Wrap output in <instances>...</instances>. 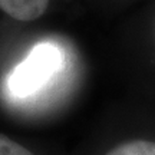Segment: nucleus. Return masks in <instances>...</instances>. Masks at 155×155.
Instances as JSON below:
<instances>
[{
	"label": "nucleus",
	"mask_w": 155,
	"mask_h": 155,
	"mask_svg": "<svg viewBox=\"0 0 155 155\" xmlns=\"http://www.w3.org/2000/svg\"><path fill=\"white\" fill-rule=\"evenodd\" d=\"M49 0H0V10L20 22L36 20L48 9Z\"/></svg>",
	"instance_id": "obj_2"
},
{
	"label": "nucleus",
	"mask_w": 155,
	"mask_h": 155,
	"mask_svg": "<svg viewBox=\"0 0 155 155\" xmlns=\"http://www.w3.org/2000/svg\"><path fill=\"white\" fill-rule=\"evenodd\" d=\"M63 55L53 43H40L30 50L28 58L17 65L9 78V88L19 98L39 92L61 71Z\"/></svg>",
	"instance_id": "obj_1"
},
{
	"label": "nucleus",
	"mask_w": 155,
	"mask_h": 155,
	"mask_svg": "<svg viewBox=\"0 0 155 155\" xmlns=\"http://www.w3.org/2000/svg\"><path fill=\"white\" fill-rule=\"evenodd\" d=\"M106 155H155V142L152 141H129L115 147Z\"/></svg>",
	"instance_id": "obj_3"
},
{
	"label": "nucleus",
	"mask_w": 155,
	"mask_h": 155,
	"mask_svg": "<svg viewBox=\"0 0 155 155\" xmlns=\"http://www.w3.org/2000/svg\"><path fill=\"white\" fill-rule=\"evenodd\" d=\"M0 155H33L25 147L12 141L5 135H0Z\"/></svg>",
	"instance_id": "obj_4"
}]
</instances>
